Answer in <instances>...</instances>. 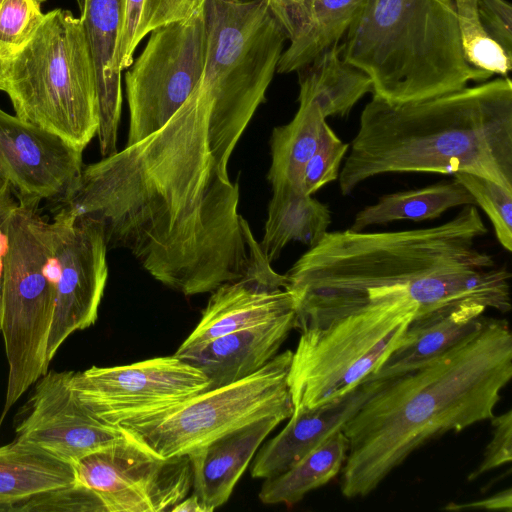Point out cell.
Segmentation results:
<instances>
[{
	"label": "cell",
	"instance_id": "6da1fadb",
	"mask_svg": "<svg viewBox=\"0 0 512 512\" xmlns=\"http://www.w3.org/2000/svg\"><path fill=\"white\" fill-rule=\"evenodd\" d=\"M487 232L476 205L426 228L327 232L285 274L295 329L372 302H413L416 316L460 302L509 312L511 273L477 247Z\"/></svg>",
	"mask_w": 512,
	"mask_h": 512
},
{
	"label": "cell",
	"instance_id": "7a4b0ae2",
	"mask_svg": "<svg viewBox=\"0 0 512 512\" xmlns=\"http://www.w3.org/2000/svg\"><path fill=\"white\" fill-rule=\"evenodd\" d=\"M511 378L509 324L485 317L442 355L386 380L341 428L349 441L342 495H369L426 442L491 419Z\"/></svg>",
	"mask_w": 512,
	"mask_h": 512
},
{
	"label": "cell",
	"instance_id": "3957f363",
	"mask_svg": "<svg viewBox=\"0 0 512 512\" xmlns=\"http://www.w3.org/2000/svg\"><path fill=\"white\" fill-rule=\"evenodd\" d=\"M339 173L348 196L387 173L466 172L512 190V82L506 77L401 104L372 97Z\"/></svg>",
	"mask_w": 512,
	"mask_h": 512
},
{
	"label": "cell",
	"instance_id": "277c9868",
	"mask_svg": "<svg viewBox=\"0 0 512 512\" xmlns=\"http://www.w3.org/2000/svg\"><path fill=\"white\" fill-rule=\"evenodd\" d=\"M341 55L369 76L374 97L394 104L492 76L466 60L454 0H362Z\"/></svg>",
	"mask_w": 512,
	"mask_h": 512
},
{
	"label": "cell",
	"instance_id": "5b68a950",
	"mask_svg": "<svg viewBox=\"0 0 512 512\" xmlns=\"http://www.w3.org/2000/svg\"><path fill=\"white\" fill-rule=\"evenodd\" d=\"M21 120L83 151L97 134V75L80 17L45 13L30 42L7 61L2 87Z\"/></svg>",
	"mask_w": 512,
	"mask_h": 512
},
{
	"label": "cell",
	"instance_id": "8992f818",
	"mask_svg": "<svg viewBox=\"0 0 512 512\" xmlns=\"http://www.w3.org/2000/svg\"><path fill=\"white\" fill-rule=\"evenodd\" d=\"M16 200L2 294L8 377L0 426L12 406L48 371V336L60 276L51 222L40 213L41 201Z\"/></svg>",
	"mask_w": 512,
	"mask_h": 512
},
{
	"label": "cell",
	"instance_id": "52a82bcc",
	"mask_svg": "<svg viewBox=\"0 0 512 512\" xmlns=\"http://www.w3.org/2000/svg\"><path fill=\"white\" fill-rule=\"evenodd\" d=\"M413 302H372L300 331L287 375L293 411L340 398L373 374L418 314Z\"/></svg>",
	"mask_w": 512,
	"mask_h": 512
},
{
	"label": "cell",
	"instance_id": "ba28073f",
	"mask_svg": "<svg viewBox=\"0 0 512 512\" xmlns=\"http://www.w3.org/2000/svg\"><path fill=\"white\" fill-rule=\"evenodd\" d=\"M292 351L253 374L207 389L166 410L119 425L125 436L161 458L189 452L268 416L293 413L287 385Z\"/></svg>",
	"mask_w": 512,
	"mask_h": 512
},
{
	"label": "cell",
	"instance_id": "9c48e42d",
	"mask_svg": "<svg viewBox=\"0 0 512 512\" xmlns=\"http://www.w3.org/2000/svg\"><path fill=\"white\" fill-rule=\"evenodd\" d=\"M206 50L205 7L186 20L150 32L145 48L125 74L126 146L159 130L184 104L202 74Z\"/></svg>",
	"mask_w": 512,
	"mask_h": 512
},
{
	"label": "cell",
	"instance_id": "30bf717a",
	"mask_svg": "<svg viewBox=\"0 0 512 512\" xmlns=\"http://www.w3.org/2000/svg\"><path fill=\"white\" fill-rule=\"evenodd\" d=\"M76 399L100 421L124 422L166 410L209 389L208 377L175 355L72 371Z\"/></svg>",
	"mask_w": 512,
	"mask_h": 512
},
{
	"label": "cell",
	"instance_id": "8fae6325",
	"mask_svg": "<svg viewBox=\"0 0 512 512\" xmlns=\"http://www.w3.org/2000/svg\"><path fill=\"white\" fill-rule=\"evenodd\" d=\"M73 465L103 512H171L192 488L188 455L161 458L126 436Z\"/></svg>",
	"mask_w": 512,
	"mask_h": 512
},
{
	"label": "cell",
	"instance_id": "7c38bea8",
	"mask_svg": "<svg viewBox=\"0 0 512 512\" xmlns=\"http://www.w3.org/2000/svg\"><path fill=\"white\" fill-rule=\"evenodd\" d=\"M51 224L60 276L48 336L50 362L69 336L96 322L108 278L107 245L98 222L56 209Z\"/></svg>",
	"mask_w": 512,
	"mask_h": 512
},
{
	"label": "cell",
	"instance_id": "4fadbf2b",
	"mask_svg": "<svg viewBox=\"0 0 512 512\" xmlns=\"http://www.w3.org/2000/svg\"><path fill=\"white\" fill-rule=\"evenodd\" d=\"M72 371H47L17 414L16 439L34 444L74 464L82 457L110 446L125 434L106 424L76 399Z\"/></svg>",
	"mask_w": 512,
	"mask_h": 512
},
{
	"label": "cell",
	"instance_id": "5bb4252c",
	"mask_svg": "<svg viewBox=\"0 0 512 512\" xmlns=\"http://www.w3.org/2000/svg\"><path fill=\"white\" fill-rule=\"evenodd\" d=\"M83 151L0 109V183L16 199L61 200L83 169Z\"/></svg>",
	"mask_w": 512,
	"mask_h": 512
},
{
	"label": "cell",
	"instance_id": "9a60e30c",
	"mask_svg": "<svg viewBox=\"0 0 512 512\" xmlns=\"http://www.w3.org/2000/svg\"><path fill=\"white\" fill-rule=\"evenodd\" d=\"M287 279L257 252L247 274L212 291L200 321L175 352L179 357L212 339L264 324L295 311Z\"/></svg>",
	"mask_w": 512,
	"mask_h": 512
},
{
	"label": "cell",
	"instance_id": "2e32d148",
	"mask_svg": "<svg viewBox=\"0 0 512 512\" xmlns=\"http://www.w3.org/2000/svg\"><path fill=\"white\" fill-rule=\"evenodd\" d=\"M385 380H365L344 396L322 406L293 411L286 426L255 457L254 478L275 477L340 430Z\"/></svg>",
	"mask_w": 512,
	"mask_h": 512
},
{
	"label": "cell",
	"instance_id": "e0dca14e",
	"mask_svg": "<svg viewBox=\"0 0 512 512\" xmlns=\"http://www.w3.org/2000/svg\"><path fill=\"white\" fill-rule=\"evenodd\" d=\"M295 326L293 311L273 321L212 339L179 358L208 377L209 389L221 387L241 380L267 364L278 354Z\"/></svg>",
	"mask_w": 512,
	"mask_h": 512
},
{
	"label": "cell",
	"instance_id": "ac0fdd59",
	"mask_svg": "<svg viewBox=\"0 0 512 512\" xmlns=\"http://www.w3.org/2000/svg\"><path fill=\"white\" fill-rule=\"evenodd\" d=\"M285 415H273L228 433L187 455L192 487L209 512L224 505L263 440Z\"/></svg>",
	"mask_w": 512,
	"mask_h": 512
},
{
	"label": "cell",
	"instance_id": "d6986e66",
	"mask_svg": "<svg viewBox=\"0 0 512 512\" xmlns=\"http://www.w3.org/2000/svg\"><path fill=\"white\" fill-rule=\"evenodd\" d=\"M126 0H83L81 22L95 64L99 99L97 136L102 157L117 152V133L122 109L121 79L112 64L125 17Z\"/></svg>",
	"mask_w": 512,
	"mask_h": 512
},
{
	"label": "cell",
	"instance_id": "ffe728a7",
	"mask_svg": "<svg viewBox=\"0 0 512 512\" xmlns=\"http://www.w3.org/2000/svg\"><path fill=\"white\" fill-rule=\"evenodd\" d=\"M486 309L477 302H460L414 317L398 347L366 380H388L437 358L477 330Z\"/></svg>",
	"mask_w": 512,
	"mask_h": 512
},
{
	"label": "cell",
	"instance_id": "44dd1931",
	"mask_svg": "<svg viewBox=\"0 0 512 512\" xmlns=\"http://www.w3.org/2000/svg\"><path fill=\"white\" fill-rule=\"evenodd\" d=\"M74 483V465L45 449L16 438L0 446V511Z\"/></svg>",
	"mask_w": 512,
	"mask_h": 512
},
{
	"label": "cell",
	"instance_id": "7402d4cb",
	"mask_svg": "<svg viewBox=\"0 0 512 512\" xmlns=\"http://www.w3.org/2000/svg\"><path fill=\"white\" fill-rule=\"evenodd\" d=\"M272 191L264 236L259 243L270 263L291 241L313 247L328 232L331 224L329 206L312 196L287 183L272 185Z\"/></svg>",
	"mask_w": 512,
	"mask_h": 512
},
{
	"label": "cell",
	"instance_id": "603a6c76",
	"mask_svg": "<svg viewBox=\"0 0 512 512\" xmlns=\"http://www.w3.org/2000/svg\"><path fill=\"white\" fill-rule=\"evenodd\" d=\"M341 53L338 43L298 71V102L317 104L325 119L346 117L365 94L372 92L369 76L346 62Z\"/></svg>",
	"mask_w": 512,
	"mask_h": 512
},
{
	"label": "cell",
	"instance_id": "cb8c5ba5",
	"mask_svg": "<svg viewBox=\"0 0 512 512\" xmlns=\"http://www.w3.org/2000/svg\"><path fill=\"white\" fill-rule=\"evenodd\" d=\"M476 205L474 198L457 180L381 196L355 216L349 228L364 231L373 225L399 220L423 221L440 217L447 210Z\"/></svg>",
	"mask_w": 512,
	"mask_h": 512
},
{
	"label": "cell",
	"instance_id": "d4e9b609",
	"mask_svg": "<svg viewBox=\"0 0 512 512\" xmlns=\"http://www.w3.org/2000/svg\"><path fill=\"white\" fill-rule=\"evenodd\" d=\"M362 0H313L304 20L289 38L276 72L299 71L345 36Z\"/></svg>",
	"mask_w": 512,
	"mask_h": 512
},
{
	"label": "cell",
	"instance_id": "484cf974",
	"mask_svg": "<svg viewBox=\"0 0 512 512\" xmlns=\"http://www.w3.org/2000/svg\"><path fill=\"white\" fill-rule=\"evenodd\" d=\"M348 450L349 441L343 431L334 432L288 470L265 479L259 499L264 504L295 505L341 472Z\"/></svg>",
	"mask_w": 512,
	"mask_h": 512
},
{
	"label": "cell",
	"instance_id": "4316f807",
	"mask_svg": "<svg viewBox=\"0 0 512 512\" xmlns=\"http://www.w3.org/2000/svg\"><path fill=\"white\" fill-rule=\"evenodd\" d=\"M326 119L317 104L299 103L293 119L274 128L271 136V185L287 183L302 192L305 166L317 149Z\"/></svg>",
	"mask_w": 512,
	"mask_h": 512
},
{
	"label": "cell",
	"instance_id": "83f0119b",
	"mask_svg": "<svg viewBox=\"0 0 512 512\" xmlns=\"http://www.w3.org/2000/svg\"><path fill=\"white\" fill-rule=\"evenodd\" d=\"M454 4L468 63L492 75L506 77L512 68V58L484 31L478 16L477 0H454Z\"/></svg>",
	"mask_w": 512,
	"mask_h": 512
},
{
	"label": "cell",
	"instance_id": "f1b7e54d",
	"mask_svg": "<svg viewBox=\"0 0 512 512\" xmlns=\"http://www.w3.org/2000/svg\"><path fill=\"white\" fill-rule=\"evenodd\" d=\"M457 180L474 198L476 205L489 217L501 246L512 251V190L484 177L456 172Z\"/></svg>",
	"mask_w": 512,
	"mask_h": 512
},
{
	"label": "cell",
	"instance_id": "f546056e",
	"mask_svg": "<svg viewBox=\"0 0 512 512\" xmlns=\"http://www.w3.org/2000/svg\"><path fill=\"white\" fill-rule=\"evenodd\" d=\"M42 0H3L0 3V58L9 61L32 39L45 14Z\"/></svg>",
	"mask_w": 512,
	"mask_h": 512
},
{
	"label": "cell",
	"instance_id": "4dcf8cb0",
	"mask_svg": "<svg viewBox=\"0 0 512 512\" xmlns=\"http://www.w3.org/2000/svg\"><path fill=\"white\" fill-rule=\"evenodd\" d=\"M349 150L326 122L321 141L307 162L302 178V192L312 196L339 177L340 165Z\"/></svg>",
	"mask_w": 512,
	"mask_h": 512
},
{
	"label": "cell",
	"instance_id": "1f68e13d",
	"mask_svg": "<svg viewBox=\"0 0 512 512\" xmlns=\"http://www.w3.org/2000/svg\"><path fill=\"white\" fill-rule=\"evenodd\" d=\"M12 511L103 512L94 494L78 482L19 502Z\"/></svg>",
	"mask_w": 512,
	"mask_h": 512
},
{
	"label": "cell",
	"instance_id": "d6a6232c",
	"mask_svg": "<svg viewBox=\"0 0 512 512\" xmlns=\"http://www.w3.org/2000/svg\"><path fill=\"white\" fill-rule=\"evenodd\" d=\"M489 420L493 427L492 439L485 448L482 461L468 476L469 481L512 460V410Z\"/></svg>",
	"mask_w": 512,
	"mask_h": 512
},
{
	"label": "cell",
	"instance_id": "836d02e7",
	"mask_svg": "<svg viewBox=\"0 0 512 512\" xmlns=\"http://www.w3.org/2000/svg\"><path fill=\"white\" fill-rule=\"evenodd\" d=\"M477 11L486 34L512 58V7L506 0H477Z\"/></svg>",
	"mask_w": 512,
	"mask_h": 512
},
{
	"label": "cell",
	"instance_id": "e575fe53",
	"mask_svg": "<svg viewBox=\"0 0 512 512\" xmlns=\"http://www.w3.org/2000/svg\"><path fill=\"white\" fill-rule=\"evenodd\" d=\"M313 0H264L290 38L306 17Z\"/></svg>",
	"mask_w": 512,
	"mask_h": 512
},
{
	"label": "cell",
	"instance_id": "d590c367",
	"mask_svg": "<svg viewBox=\"0 0 512 512\" xmlns=\"http://www.w3.org/2000/svg\"><path fill=\"white\" fill-rule=\"evenodd\" d=\"M206 0H159L152 30L186 20L203 9Z\"/></svg>",
	"mask_w": 512,
	"mask_h": 512
},
{
	"label": "cell",
	"instance_id": "8d00e7d4",
	"mask_svg": "<svg viewBox=\"0 0 512 512\" xmlns=\"http://www.w3.org/2000/svg\"><path fill=\"white\" fill-rule=\"evenodd\" d=\"M444 510L449 511H463V510H499V511H512V493L511 488L502 490L494 495L486 497L481 500H476L469 503H449Z\"/></svg>",
	"mask_w": 512,
	"mask_h": 512
},
{
	"label": "cell",
	"instance_id": "74e56055",
	"mask_svg": "<svg viewBox=\"0 0 512 512\" xmlns=\"http://www.w3.org/2000/svg\"><path fill=\"white\" fill-rule=\"evenodd\" d=\"M171 512H209L206 506L202 503L200 498L193 493L188 497V495L182 499L178 504H176Z\"/></svg>",
	"mask_w": 512,
	"mask_h": 512
},
{
	"label": "cell",
	"instance_id": "f35d334b",
	"mask_svg": "<svg viewBox=\"0 0 512 512\" xmlns=\"http://www.w3.org/2000/svg\"><path fill=\"white\" fill-rule=\"evenodd\" d=\"M6 68H7V61H4L0 58V90L2 91V87L5 80L6 75Z\"/></svg>",
	"mask_w": 512,
	"mask_h": 512
},
{
	"label": "cell",
	"instance_id": "ab89813d",
	"mask_svg": "<svg viewBox=\"0 0 512 512\" xmlns=\"http://www.w3.org/2000/svg\"><path fill=\"white\" fill-rule=\"evenodd\" d=\"M2 294H3V289L0 288V331L2 328Z\"/></svg>",
	"mask_w": 512,
	"mask_h": 512
},
{
	"label": "cell",
	"instance_id": "60d3db41",
	"mask_svg": "<svg viewBox=\"0 0 512 512\" xmlns=\"http://www.w3.org/2000/svg\"><path fill=\"white\" fill-rule=\"evenodd\" d=\"M3 0H0V3L2 2Z\"/></svg>",
	"mask_w": 512,
	"mask_h": 512
}]
</instances>
